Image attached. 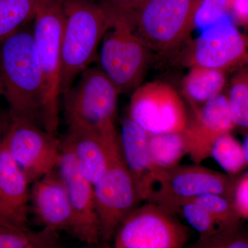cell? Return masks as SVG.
I'll return each mask as SVG.
<instances>
[{
    "instance_id": "obj_1",
    "label": "cell",
    "mask_w": 248,
    "mask_h": 248,
    "mask_svg": "<svg viewBox=\"0 0 248 248\" xmlns=\"http://www.w3.org/2000/svg\"><path fill=\"white\" fill-rule=\"evenodd\" d=\"M0 86L11 122L43 128L45 88L32 32L20 29L0 41Z\"/></svg>"
},
{
    "instance_id": "obj_2",
    "label": "cell",
    "mask_w": 248,
    "mask_h": 248,
    "mask_svg": "<svg viewBox=\"0 0 248 248\" xmlns=\"http://www.w3.org/2000/svg\"><path fill=\"white\" fill-rule=\"evenodd\" d=\"M61 95L97 57L99 46L112 27L108 14L94 0H63Z\"/></svg>"
},
{
    "instance_id": "obj_3",
    "label": "cell",
    "mask_w": 248,
    "mask_h": 248,
    "mask_svg": "<svg viewBox=\"0 0 248 248\" xmlns=\"http://www.w3.org/2000/svg\"><path fill=\"white\" fill-rule=\"evenodd\" d=\"M120 93L100 68L89 67L63 96L69 130L99 134L116 131L115 119Z\"/></svg>"
},
{
    "instance_id": "obj_4",
    "label": "cell",
    "mask_w": 248,
    "mask_h": 248,
    "mask_svg": "<svg viewBox=\"0 0 248 248\" xmlns=\"http://www.w3.org/2000/svg\"><path fill=\"white\" fill-rule=\"evenodd\" d=\"M63 20V0H46L34 18L32 31L45 88L42 126L54 135L59 126Z\"/></svg>"
},
{
    "instance_id": "obj_5",
    "label": "cell",
    "mask_w": 248,
    "mask_h": 248,
    "mask_svg": "<svg viewBox=\"0 0 248 248\" xmlns=\"http://www.w3.org/2000/svg\"><path fill=\"white\" fill-rule=\"evenodd\" d=\"M202 0H144L136 15L135 32L151 51L171 53L194 29Z\"/></svg>"
},
{
    "instance_id": "obj_6",
    "label": "cell",
    "mask_w": 248,
    "mask_h": 248,
    "mask_svg": "<svg viewBox=\"0 0 248 248\" xmlns=\"http://www.w3.org/2000/svg\"><path fill=\"white\" fill-rule=\"evenodd\" d=\"M93 187L102 239L108 241L141 202L124 162L119 138L110 144L106 172Z\"/></svg>"
},
{
    "instance_id": "obj_7",
    "label": "cell",
    "mask_w": 248,
    "mask_h": 248,
    "mask_svg": "<svg viewBox=\"0 0 248 248\" xmlns=\"http://www.w3.org/2000/svg\"><path fill=\"white\" fill-rule=\"evenodd\" d=\"M151 52L132 26L112 21V27L102 42L101 70L120 94L133 93L141 85Z\"/></svg>"
},
{
    "instance_id": "obj_8",
    "label": "cell",
    "mask_w": 248,
    "mask_h": 248,
    "mask_svg": "<svg viewBox=\"0 0 248 248\" xmlns=\"http://www.w3.org/2000/svg\"><path fill=\"white\" fill-rule=\"evenodd\" d=\"M190 236L188 227L158 204L146 202L120 225L114 248H184Z\"/></svg>"
},
{
    "instance_id": "obj_9",
    "label": "cell",
    "mask_w": 248,
    "mask_h": 248,
    "mask_svg": "<svg viewBox=\"0 0 248 248\" xmlns=\"http://www.w3.org/2000/svg\"><path fill=\"white\" fill-rule=\"evenodd\" d=\"M129 118L150 135L184 133L188 122L184 103L170 85L152 81L133 91Z\"/></svg>"
},
{
    "instance_id": "obj_10",
    "label": "cell",
    "mask_w": 248,
    "mask_h": 248,
    "mask_svg": "<svg viewBox=\"0 0 248 248\" xmlns=\"http://www.w3.org/2000/svg\"><path fill=\"white\" fill-rule=\"evenodd\" d=\"M25 174L29 184L58 169L62 141L37 124L11 122L1 141Z\"/></svg>"
},
{
    "instance_id": "obj_11",
    "label": "cell",
    "mask_w": 248,
    "mask_h": 248,
    "mask_svg": "<svg viewBox=\"0 0 248 248\" xmlns=\"http://www.w3.org/2000/svg\"><path fill=\"white\" fill-rule=\"evenodd\" d=\"M237 178L199 165L157 169L153 193L147 202L159 203L215 194L234 203Z\"/></svg>"
},
{
    "instance_id": "obj_12",
    "label": "cell",
    "mask_w": 248,
    "mask_h": 248,
    "mask_svg": "<svg viewBox=\"0 0 248 248\" xmlns=\"http://www.w3.org/2000/svg\"><path fill=\"white\" fill-rule=\"evenodd\" d=\"M184 62L226 71L248 62V38L235 26L231 16L202 31L187 46Z\"/></svg>"
},
{
    "instance_id": "obj_13",
    "label": "cell",
    "mask_w": 248,
    "mask_h": 248,
    "mask_svg": "<svg viewBox=\"0 0 248 248\" xmlns=\"http://www.w3.org/2000/svg\"><path fill=\"white\" fill-rule=\"evenodd\" d=\"M58 170L68 194L73 217V237L88 245L97 244L102 239L93 184L84 177L77 164L71 146L62 142Z\"/></svg>"
},
{
    "instance_id": "obj_14",
    "label": "cell",
    "mask_w": 248,
    "mask_h": 248,
    "mask_svg": "<svg viewBox=\"0 0 248 248\" xmlns=\"http://www.w3.org/2000/svg\"><path fill=\"white\" fill-rule=\"evenodd\" d=\"M236 127L228 97L223 93L192 112L184 132L187 155L197 164L210 156L217 139Z\"/></svg>"
},
{
    "instance_id": "obj_15",
    "label": "cell",
    "mask_w": 248,
    "mask_h": 248,
    "mask_svg": "<svg viewBox=\"0 0 248 248\" xmlns=\"http://www.w3.org/2000/svg\"><path fill=\"white\" fill-rule=\"evenodd\" d=\"M32 210L43 228L73 236L74 217L58 169L33 183L31 192Z\"/></svg>"
},
{
    "instance_id": "obj_16",
    "label": "cell",
    "mask_w": 248,
    "mask_h": 248,
    "mask_svg": "<svg viewBox=\"0 0 248 248\" xmlns=\"http://www.w3.org/2000/svg\"><path fill=\"white\" fill-rule=\"evenodd\" d=\"M149 138V134L129 117L124 119L119 138L121 151L141 202L149 200L157 171L152 162Z\"/></svg>"
},
{
    "instance_id": "obj_17",
    "label": "cell",
    "mask_w": 248,
    "mask_h": 248,
    "mask_svg": "<svg viewBox=\"0 0 248 248\" xmlns=\"http://www.w3.org/2000/svg\"><path fill=\"white\" fill-rule=\"evenodd\" d=\"M27 178L0 143V210L4 219L27 227L29 200Z\"/></svg>"
},
{
    "instance_id": "obj_18",
    "label": "cell",
    "mask_w": 248,
    "mask_h": 248,
    "mask_svg": "<svg viewBox=\"0 0 248 248\" xmlns=\"http://www.w3.org/2000/svg\"><path fill=\"white\" fill-rule=\"evenodd\" d=\"M118 138L117 131L102 135L69 130L66 140L71 147L80 170L93 185L106 172L110 144Z\"/></svg>"
},
{
    "instance_id": "obj_19",
    "label": "cell",
    "mask_w": 248,
    "mask_h": 248,
    "mask_svg": "<svg viewBox=\"0 0 248 248\" xmlns=\"http://www.w3.org/2000/svg\"><path fill=\"white\" fill-rule=\"evenodd\" d=\"M226 83L224 71L203 66L190 67L182 81L183 95L192 112L221 94Z\"/></svg>"
},
{
    "instance_id": "obj_20",
    "label": "cell",
    "mask_w": 248,
    "mask_h": 248,
    "mask_svg": "<svg viewBox=\"0 0 248 248\" xmlns=\"http://www.w3.org/2000/svg\"><path fill=\"white\" fill-rule=\"evenodd\" d=\"M58 232L43 228L39 231L0 218V248H60Z\"/></svg>"
},
{
    "instance_id": "obj_21",
    "label": "cell",
    "mask_w": 248,
    "mask_h": 248,
    "mask_svg": "<svg viewBox=\"0 0 248 248\" xmlns=\"http://www.w3.org/2000/svg\"><path fill=\"white\" fill-rule=\"evenodd\" d=\"M156 204L178 218L181 217L200 234L199 238L212 236L224 230L205 209L192 200H167Z\"/></svg>"
},
{
    "instance_id": "obj_22",
    "label": "cell",
    "mask_w": 248,
    "mask_h": 248,
    "mask_svg": "<svg viewBox=\"0 0 248 248\" xmlns=\"http://www.w3.org/2000/svg\"><path fill=\"white\" fill-rule=\"evenodd\" d=\"M149 151L156 169H169L179 166L182 158L187 155L184 133L150 135Z\"/></svg>"
},
{
    "instance_id": "obj_23",
    "label": "cell",
    "mask_w": 248,
    "mask_h": 248,
    "mask_svg": "<svg viewBox=\"0 0 248 248\" xmlns=\"http://www.w3.org/2000/svg\"><path fill=\"white\" fill-rule=\"evenodd\" d=\"M46 0H0V41L34 19Z\"/></svg>"
},
{
    "instance_id": "obj_24",
    "label": "cell",
    "mask_w": 248,
    "mask_h": 248,
    "mask_svg": "<svg viewBox=\"0 0 248 248\" xmlns=\"http://www.w3.org/2000/svg\"><path fill=\"white\" fill-rule=\"evenodd\" d=\"M210 156L231 177H237L248 166L243 145L231 133L217 139L212 148Z\"/></svg>"
},
{
    "instance_id": "obj_25",
    "label": "cell",
    "mask_w": 248,
    "mask_h": 248,
    "mask_svg": "<svg viewBox=\"0 0 248 248\" xmlns=\"http://www.w3.org/2000/svg\"><path fill=\"white\" fill-rule=\"evenodd\" d=\"M227 97L236 126L248 130V68L235 75Z\"/></svg>"
},
{
    "instance_id": "obj_26",
    "label": "cell",
    "mask_w": 248,
    "mask_h": 248,
    "mask_svg": "<svg viewBox=\"0 0 248 248\" xmlns=\"http://www.w3.org/2000/svg\"><path fill=\"white\" fill-rule=\"evenodd\" d=\"M207 210L223 229L241 223L234 203L223 196L209 194L190 199Z\"/></svg>"
},
{
    "instance_id": "obj_27",
    "label": "cell",
    "mask_w": 248,
    "mask_h": 248,
    "mask_svg": "<svg viewBox=\"0 0 248 248\" xmlns=\"http://www.w3.org/2000/svg\"><path fill=\"white\" fill-rule=\"evenodd\" d=\"M187 248H248V231L239 223L212 236L199 238Z\"/></svg>"
},
{
    "instance_id": "obj_28",
    "label": "cell",
    "mask_w": 248,
    "mask_h": 248,
    "mask_svg": "<svg viewBox=\"0 0 248 248\" xmlns=\"http://www.w3.org/2000/svg\"><path fill=\"white\" fill-rule=\"evenodd\" d=\"M231 0H202L196 11L194 28L202 31L229 16Z\"/></svg>"
},
{
    "instance_id": "obj_29",
    "label": "cell",
    "mask_w": 248,
    "mask_h": 248,
    "mask_svg": "<svg viewBox=\"0 0 248 248\" xmlns=\"http://www.w3.org/2000/svg\"><path fill=\"white\" fill-rule=\"evenodd\" d=\"M144 0H102L100 4L112 21H120L135 29L136 15Z\"/></svg>"
},
{
    "instance_id": "obj_30",
    "label": "cell",
    "mask_w": 248,
    "mask_h": 248,
    "mask_svg": "<svg viewBox=\"0 0 248 248\" xmlns=\"http://www.w3.org/2000/svg\"><path fill=\"white\" fill-rule=\"evenodd\" d=\"M234 204L241 219L248 220V172L237 178Z\"/></svg>"
},
{
    "instance_id": "obj_31",
    "label": "cell",
    "mask_w": 248,
    "mask_h": 248,
    "mask_svg": "<svg viewBox=\"0 0 248 248\" xmlns=\"http://www.w3.org/2000/svg\"><path fill=\"white\" fill-rule=\"evenodd\" d=\"M231 10L238 21L248 23V0H231Z\"/></svg>"
},
{
    "instance_id": "obj_32",
    "label": "cell",
    "mask_w": 248,
    "mask_h": 248,
    "mask_svg": "<svg viewBox=\"0 0 248 248\" xmlns=\"http://www.w3.org/2000/svg\"><path fill=\"white\" fill-rule=\"evenodd\" d=\"M243 147H244L245 156H246V161H247V164L248 165V135H246V139H245L244 143V145H243Z\"/></svg>"
},
{
    "instance_id": "obj_33",
    "label": "cell",
    "mask_w": 248,
    "mask_h": 248,
    "mask_svg": "<svg viewBox=\"0 0 248 248\" xmlns=\"http://www.w3.org/2000/svg\"><path fill=\"white\" fill-rule=\"evenodd\" d=\"M0 218H2V217H1V210H0Z\"/></svg>"
}]
</instances>
